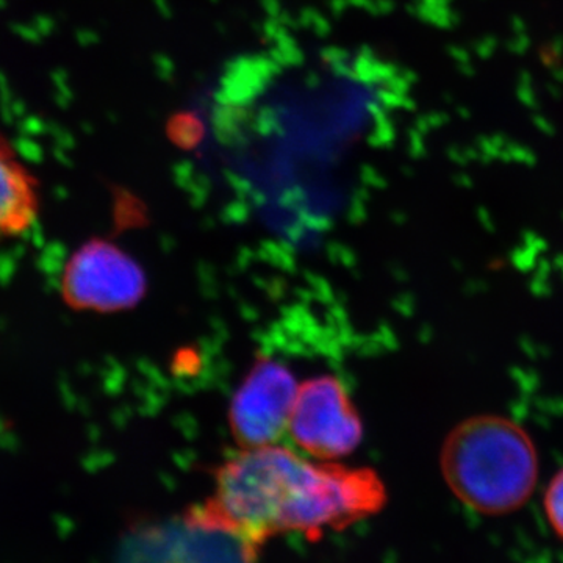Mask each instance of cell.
I'll use <instances>...</instances> for the list:
<instances>
[{"label": "cell", "instance_id": "obj_1", "mask_svg": "<svg viewBox=\"0 0 563 563\" xmlns=\"http://www.w3.org/2000/svg\"><path fill=\"white\" fill-rule=\"evenodd\" d=\"M342 485L332 462H312L282 444L240 450L214 474L213 495L196 523L239 540L252 558L284 532L317 537L342 512Z\"/></svg>", "mask_w": 563, "mask_h": 563}, {"label": "cell", "instance_id": "obj_2", "mask_svg": "<svg viewBox=\"0 0 563 563\" xmlns=\"http://www.w3.org/2000/svg\"><path fill=\"white\" fill-rule=\"evenodd\" d=\"M440 466L451 492L487 515L523 506L539 476L531 435L501 415H474L459 422L444 440Z\"/></svg>", "mask_w": 563, "mask_h": 563}, {"label": "cell", "instance_id": "obj_3", "mask_svg": "<svg viewBox=\"0 0 563 563\" xmlns=\"http://www.w3.org/2000/svg\"><path fill=\"white\" fill-rule=\"evenodd\" d=\"M287 432L303 453L333 462L361 444L363 426L342 380L320 376L299 385Z\"/></svg>", "mask_w": 563, "mask_h": 563}, {"label": "cell", "instance_id": "obj_4", "mask_svg": "<svg viewBox=\"0 0 563 563\" xmlns=\"http://www.w3.org/2000/svg\"><path fill=\"white\" fill-rule=\"evenodd\" d=\"M62 290L74 309L118 312L131 309L143 298L146 279L136 262L120 247L92 240L66 265Z\"/></svg>", "mask_w": 563, "mask_h": 563}, {"label": "cell", "instance_id": "obj_5", "mask_svg": "<svg viewBox=\"0 0 563 563\" xmlns=\"http://www.w3.org/2000/svg\"><path fill=\"white\" fill-rule=\"evenodd\" d=\"M298 388L282 363L262 361L252 366L229 407V426L242 450L279 442L288 431Z\"/></svg>", "mask_w": 563, "mask_h": 563}, {"label": "cell", "instance_id": "obj_6", "mask_svg": "<svg viewBox=\"0 0 563 563\" xmlns=\"http://www.w3.org/2000/svg\"><path fill=\"white\" fill-rule=\"evenodd\" d=\"M40 202L38 180L0 133V242L27 232L38 218Z\"/></svg>", "mask_w": 563, "mask_h": 563}, {"label": "cell", "instance_id": "obj_7", "mask_svg": "<svg viewBox=\"0 0 563 563\" xmlns=\"http://www.w3.org/2000/svg\"><path fill=\"white\" fill-rule=\"evenodd\" d=\"M544 507H547L548 520L558 536L563 539V468L555 474L544 495Z\"/></svg>", "mask_w": 563, "mask_h": 563}]
</instances>
